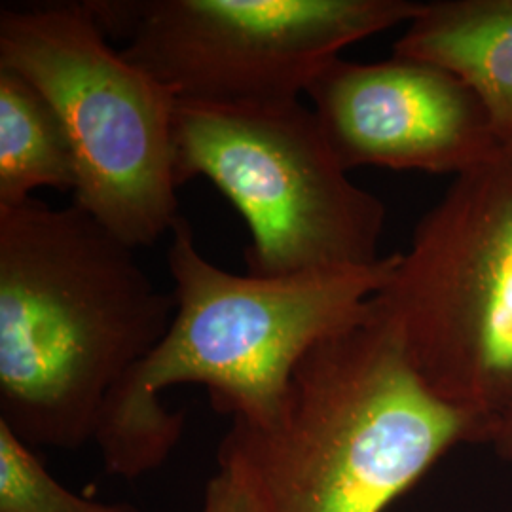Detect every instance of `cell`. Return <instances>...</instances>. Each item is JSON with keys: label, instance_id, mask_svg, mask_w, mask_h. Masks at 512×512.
<instances>
[{"label": "cell", "instance_id": "cell-12", "mask_svg": "<svg viewBox=\"0 0 512 512\" xmlns=\"http://www.w3.org/2000/svg\"><path fill=\"white\" fill-rule=\"evenodd\" d=\"M202 512H256L251 494L241 476L226 465H220L205 488Z\"/></svg>", "mask_w": 512, "mask_h": 512}, {"label": "cell", "instance_id": "cell-8", "mask_svg": "<svg viewBox=\"0 0 512 512\" xmlns=\"http://www.w3.org/2000/svg\"><path fill=\"white\" fill-rule=\"evenodd\" d=\"M306 97L338 162L458 177L503 145L482 101L459 76L406 55L355 63L342 55Z\"/></svg>", "mask_w": 512, "mask_h": 512}, {"label": "cell", "instance_id": "cell-5", "mask_svg": "<svg viewBox=\"0 0 512 512\" xmlns=\"http://www.w3.org/2000/svg\"><path fill=\"white\" fill-rule=\"evenodd\" d=\"M107 38L90 2L0 10V69L29 80L61 118L73 203L137 249L181 220L177 99Z\"/></svg>", "mask_w": 512, "mask_h": 512}, {"label": "cell", "instance_id": "cell-9", "mask_svg": "<svg viewBox=\"0 0 512 512\" xmlns=\"http://www.w3.org/2000/svg\"><path fill=\"white\" fill-rule=\"evenodd\" d=\"M393 54L459 76L488 110L499 143L511 147L512 0L423 2Z\"/></svg>", "mask_w": 512, "mask_h": 512}, {"label": "cell", "instance_id": "cell-4", "mask_svg": "<svg viewBox=\"0 0 512 512\" xmlns=\"http://www.w3.org/2000/svg\"><path fill=\"white\" fill-rule=\"evenodd\" d=\"M372 304L421 382L490 442L512 412V145L454 177Z\"/></svg>", "mask_w": 512, "mask_h": 512}, {"label": "cell", "instance_id": "cell-13", "mask_svg": "<svg viewBox=\"0 0 512 512\" xmlns=\"http://www.w3.org/2000/svg\"><path fill=\"white\" fill-rule=\"evenodd\" d=\"M490 442H494L495 448L503 456L512 458V412H509L503 420L499 421Z\"/></svg>", "mask_w": 512, "mask_h": 512}, {"label": "cell", "instance_id": "cell-3", "mask_svg": "<svg viewBox=\"0 0 512 512\" xmlns=\"http://www.w3.org/2000/svg\"><path fill=\"white\" fill-rule=\"evenodd\" d=\"M482 427L421 382L372 300L294 368L274 421H232L219 465L256 512H384Z\"/></svg>", "mask_w": 512, "mask_h": 512}, {"label": "cell", "instance_id": "cell-6", "mask_svg": "<svg viewBox=\"0 0 512 512\" xmlns=\"http://www.w3.org/2000/svg\"><path fill=\"white\" fill-rule=\"evenodd\" d=\"M175 169L202 177L249 228L247 274L353 270L378 264L385 205L357 186L302 101L274 109L175 107Z\"/></svg>", "mask_w": 512, "mask_h": 512}, {"label": "cell", "instance_id": "cell-10", "mask_svg": "<svg viewBox=\"0 0 512 512\" xmlns=\"http://www.w3.org/2000/svg\"><path fill=\"white\" fill-rule=\"evenodd\" d=\"M38 188L74 194L73 145L50 101L23 76L0 69V205L31 200Z\"/></svg>", "mask_w": 512, "mask_h": 512}, {"label": "cell", "instance_id": "cell-2", "mask_svg": "<svg viewBox=\"0 0 512 512\" xmlns=\"http://www.w3.org/2000/svg\"><path fill=\"white\" fill-rule=\"evenodd\" d=\"M171 234L173 321L112 389L93 439L107 473L129 480L164 465L183 435L184 412L165 410L160 399L171 385H203L213 408L232 421H274L294 368L365 315L399 255L368 268L255 277L207 260L183 217Z\"/></svg>", "mask_w": 512, "mask_h": 512}, {"label": "cell", "instance_id": "cell-7", "mask_svg": "<svg viewBox=\"0 0 512 512\" xmlns=\"http://www.w3.org/2000/svg\"><path fill=\"white\" fill-rule=\"evenodd\" d=\"M107 37L179 103L274 109L300 101L351 44L408 25L414 0H92Z\"/></svg>", "mask_w": 512, "mask_h": 512}, {"label": "cell", "instance_id": "cell-1", "mask_svg": "<svg viewBox=\"0 0 512 512\" xmlns=\"http://www.w3.org/2000/svg\"><path fill=\"white\" fill-rule=\"evenodd\" d=\"M173 315L135 247L76 203L0 205V421L29 446L95 439L112 389Z\"/></svg>", "mask_w": 512, "mask_h": 512}, {"label": "cell", "instance_id": "cell-11", "mask_svg": "<svg viewBox=\"0 0 512 512\" xmlns=\"http://www.w3.org/2000/svg\"><path fill=\"white\" fill-rule=\"evenodd\" d=\"M0 512H143L74 494L48 473L27 442L0 421Z\"/></svg>", "mask_w": 512, "mask_h": 512}]
</instances>
